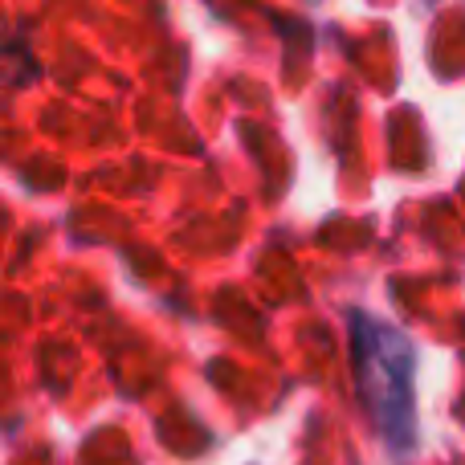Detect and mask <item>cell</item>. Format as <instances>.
I'll return each instance as SVG.
<instances>
[{
    "label": "cell",
    "mask_w": 465,
    "mask_h": 465,
    "mask_svg": "<svg viewBox=\"0 0 465 465\" xmlns=\"http://www.w3.org/2000/svg\"><path fill=\"white\" fill-rule=\"evenodd\" d=\"M351 351H355V388L376 420V429L388 437L396 453H409L417 441V355L404 331L351 314Z\"/></svg>",
    "instance_id": "obj_1"
}]
</instances>
